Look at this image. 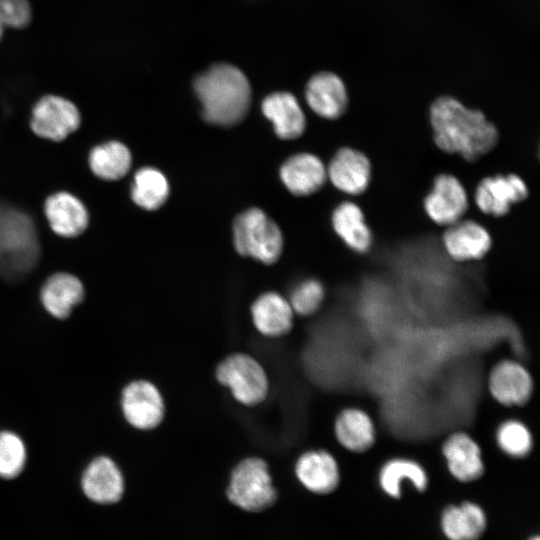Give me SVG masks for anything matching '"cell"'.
Here are the masks:
<instances>
[{
	"instance_id": "obj_10",
	"label": "cell",
	"mask_w": 540,
	"mask_h": 540,
	"mask_svg": "<svg viewBox=\"0 0 540 540\" xmlns=\"http://www.w3.org/2000/svg\"><path fill=\"white\" fill-rule=\"evenodd\" d=\"M293 473L302 487L314 494H329L340 483V467L334 454L324 448L303 451L295 460Z\"/></svg>"
},
{
	"instance_id": "obj_27",
	"label": "cell",
	"mask_w": 540,
	"mask_h": 540,
	"mask_svg": "<svg viewBox=\"0 0 540 540\" xmlns=\"http://www.w3.org/2000/svg\"><path fill=\"white\" fill-rule=\"evenodd\" d=\"M132 157L129 149L118 141H109L94 147L89 154L92 172L104 180H118L125 176L131 167Z\"/></svg>"
},
{
	"instance_id": "obj_34",
	"label": "cell",
	"mask_w": 540,
	"mask_h": 540,
	"mask_svg": "<svg viewBox=\"0 0 540 540\" xmlns=\"http://www.w3.org/2000/svg\"><path fill=\"white\" fill-rule=\"evenodd\" d=\"M530 540H540L538 536L531 538Z\"/></svg>"
},
{
	"instance_id": "obj_9",
	"label": "cell",
	"mask_w": 540,
	"mask_h": 540,
	"mask_svg": "<svg viewBox=\"0 0 540 540\" xmlns=\"http://www.w3.org/2000/svg\"><path fill=\"white\" fill-rule=\"evenodd\" d=\"M533 379L518 361L503 359L489 372L487 388L493 400L504 407L524 406L533 393Z\"/></svg>"
},
{
	"instance_id": "obj_12",
	"label": "cell",
	"mask_w": 540,
	"mask_h": 540,
	"mask_svg": "<svg viewBox=\"0 0 540 540\" xmlns=\"http://www.w3.org/2000/svg\"><path fill=\"white\" fill-rule=\"evenodd\" d=\"M527 196L526 183L518 175H495L479 182L475 191V203L484 214L500 217Z\"/></svg>"
},
{
	"instance_id": "obj_22",
	"label": "cell",
	"mask_w": 540,
	"mask_h": 540,
	"mask_svg": "<svg viewBox=\"0 0 540 540\" xmlns=\"http://www.w3.org/2000/svg\"><path fill=\"white\" fill-rule=\"evenodd\" d=\"M261 108L265 117L272 122L275 133L281 139H295L304 132L305 116L296 97L291 93H272L265 97Z\"/></svg>"
},
{
	"instance_id": "obj_15",
	"label": "cell",
	"mask_w": 540,
	"mask_h": 540,
	"mask_svg": "<svg viewBox=\"0 0 540 540\" xmlns=\"http://www.w3.org/2000/svg\"><path fill=\"white\" fill-rule=\"evenodd\" d=\"M326 170L332 184L349 195L362 194L368 188L372 176L368 157L349 147L338 150Z\"/></svg>"
},
{
	"instance_id": "obj_4",
	"label": "cell",
	"mask_w": 540,
	"mask_h": 540,
	"mask_svg": "<svg viewBox=\"0 0 540 540\" xmlns=\"http://www.w3.org/2000/svg\"><path fill=\"white\" fill-rule=\"evenodd\" d=\"M226 497L248 512H260L272 506L278 497L269 465L259 456H247L230 470Z\"/></svg>"
},
{
	"instance_id": "obj_13",
	"label": "cell",
	"mask_w": 540,
	"mask_h": 540,
	"mask_svg": "<svg viewBox=\"0 0 540 540\" xmlns=\"http://www.w3.org/2000/svg\"><path fill=\"white\" fill-rule=\"evenodd\" d=\"M81 487L85 496L98 504H113L124 495L125 480L119 466L111 458L92 460L83 472Z\"/></svg>"
},
{
	"instance_id": "obj_29",
	"label": "cell",
	"mask_w": 540,
	"mask_h": 540,
	"mask_svg": "<svg viewBox=\"0 0 540 540\" xmlns=\"http://www.w3.org/2000/svg\"><path fill=\"white\" fill-rule=\"evenodd\" d=\"M499 449L512 458H524L533 448V436L526 424L507 419L499 424L495 433Z\"/></svg>"
},
{
	"instance_id": "obj_32",
	"label": "cell",
	"mask_w": 540,
	"mask_h": 540,
	"mask_svg": "<svg viewBox=\"0 0 540 540\" xmlns=\"http://www.w3.org/2000/svg\"><path fill=\"white\" fill-rule=\"evenodd\" d=\"M32 17L28 0H0V22L4 27L24 28Z\"/></svg>"
},
{
	"instance_id": "obj_6",
	"label": "cell",
	"mask_w": 540,
	"mask_h": 540,
	"mask_svg": "<svg viewBox=\"0 0 540 540\" xmlns=\"http://www.w3.org/2000/svg\"><path fill=\"white\" fill-rule=\"evenodd\" d=\"M233 241L239 254L266 265L275 263L283 249L279 227L259 208H250L236 217Z\"/></svg>"
},
{
	"instance_id": "obj_18",
	"label": "cell",
	"mask_w": 540,
	"mask_h": 540,
	"mask_svg": "<svg viewBox=\"0 0 540 540\" xmlns=\"http://www.w3.org/2000/svg\"><path fill=\"white\" fill-rule=\"evenodd\" d=\"M443 245L447 254L457 262L479 260L491 248L488 231L472 220H459L446 227Z\"/></svg>"
},
{
	"instance_id": "obj_16",
	"label": "cell",
	"mask_w": 540,
	"mask_h": 540,
	"mask_svg": "<svg viewBox=\"0 0 540 540\" xmlns=\"http://www.w3.org/2000/svg\"><path fill=\"white\" fill-rule=\"evenodd\" d=\"M441 451L450 474L458 481L471 482L484 473L479 444L468 433H451L442 443Z\"/></svg>"
},
{
	"instance_id": "obj_25",
	"label": "cell",
	"mask_w": 540,
	"mask_h": 540,
	"mask_svg": "<svg viewBox=\"0 0 540 540\" xmlns=\"http://www.w3.org/2000/svg\"><path fill=\"white\" fill-rule=\"evenodd\" d=\"M441 526L449 540H478L486 528L484 511L471 502L450 505L442 513Z\"/></svg>"
},
{
	"instance_id": "obj_11",
	"label": "cell",
	"mask_w": 540,
	"mask_h": 540,
	"mask_svg": "<svg viewBox=\"0 0 540 540\" xmlns=\"http://www.w3.org/2000/svg\"><path fill=\"white\" fill-rule=\"evenodd\" d=\"M428 217L436 224L449 226L461 220L468 209L467 192L453 175L435 177L432 189L423 202Z\"/></svg>"
},
{
	"instance_id": "obj_17",
	"label": "cell",
	"mask_w": 540,
	"mask_h": 540,
	"mask_svg": "<svg viewBox=\"0 0 540 540\" xmlns=\"http://www.w3.org/2000/svg\"><path fill=\"white\" fill-rule=\"evenodd\" d=\"M332 431L339 447L352 453L366 452L376 440V429L371 416L357 407H346L338 411L333 419Z\"/></svg>"
},
{
	"instance_id": "obj_8",
	"label": "cell",
	"mask_w": 540,
	"mask_h": 540,
	"mask_svg": "<svg viewBox=\"0 0 540 540\" xmlns=\"http://www.w3.org/2000/svg\"><path fill=\"white\" fill-rule=\"evenodd\" d=\"M80 122L79 110L71 101L46 95L35 103L30 126L37 136L58 142L76 131Z\"/></svg>"
},
{
	"instance_id": "obj_33",
	"label": "cell",
	"mask_w": 540,
	"mask_h": 540,
	"mask_svg": "<svg viewBox=\"0 0 540 540\" xmlns=\"http://www.w3.org/2000/svg\"><path fill=\"white\" fill-rule=\"evenodd\" d=\"M4 28H5V27H4L3 24L0 22V40H1L2 37H3Z\"/></svg>"
},
{
	"instance_id": "obj_19",
	"label": "cell",
	"mask_w": 540,
	"mask_h": 540,
	"mask_svg": "<svg viewBox=\"0 0 540 540\" xmlns=\"http://www.w3.org/2000/svg\"><path fill=\"white\" fill-rule=\"evenodd\" d=\"M305 98L317 115L329 120L341 117L348 106L346 87L332 72H320L311 77L305 88Z\"/></svg>"
},
{
	"instance_id": "obj_1",
	"label": "cell",
	"mask_w": 540,
	"mask_h": 540,
	"mask_svg": "<svg viewBox=\"0 0 540 540\" xmlns=\"http://www.w3.org/2000/svg\"><path fill=\"white\" fill-rule=\"evenodd\" d=\"M433 140L437 147L475 161L490 152L498 140V132L485 115L465 107L450 96L437 98L429 110Z\"/></svg>"
},
{
	"instance_id": "obj_24",
	"label": "cell",
	"mask_w": 540,
	"mask_h": 540,
	"mask_svg": "<svg viewBox=\"0 0 540 540\" xmlns=\"http://www.w3.org/2000/svg\"><path fill=\"white\" fill-rule=\"evenodd\" d=\"M332 226L341 240L353 251L367 252L372 245V233L361 208L353 202H343L332 214Z\"/></svg>"
},
{
	"instance_id": "obj_7",
	"label": "cell",
	"mask_w": 540,
	"mask_h": 540,
	"mask_svg": "<svg viewBox=\"0 0 540 540\" xmlns=\"http://www.w3.org/2000/svg\"><path fill=\"white\" fill-rule=\"evenodd\" d=\"M120 409L126 423L140 431L155 429L165 415L162 394L146 379H134L126 383L120 395Z\"/></svg>"
},
{
	"instance_id": "obj_3",
	"label": "cell",
	"mask_w": 540,
	"mask_h": 540,
	"mask_svg": "<svg viewBox=\"0 0 540 540\" xmlns=\"http://www.w3.org/2000/svg\"><path fill=\"white\" fill-rule=\"evenodd\" d=\"M40 246L34 222L26 213L0 202V276L19 280L36 266Z\"/></svg>"
},
{
	"instance_id": "obj_31",
	"label": "cell",
	"mask_w": 540,
	"mask_h": 540,
	"mask_svg": "<svg viewBox=\"0 0 540 540\" xmlns=\"http://www.w3.org/2000/svg\"><path fill=\"white\" fill-rule=\"evenodd\" d=\"M26 448L18 435L9 431L0 432V477L13 479L23 470L26 463Z\"/></svg>"
},
{
	"instance_id": "obj_14",
	"label": "cell",
	"mask_w": 540,
	"mask_h": 540,
	"mask_svg": "<svg viewBox=\"0 0 540 540\" xmlns=\"http://www.w3.org/2000/svg\"><path fill=\"white\" fill-rule=\"evenodd\" d=\"M250 315L256 331L269 338L286 335L295 318L287 298L274 290L264 291L252 301Z\"/></svg>"
},
{
	"instance_id": "obj_5",
	"label": "cell",
	"mask_w": 540,
	"mask_h": 540,
	"mask_svg": "<svg viewBox=\"0 0 540 540\" xmlns=\"http://www.w3.org/2000/svg\"><path fill=\"white\" fill-rule=\"evenodd\" d=\"M216 381L227 388L235 401L244 406L263 402L268 394L269 381L260 362L245 352H233L218 362Z\"/></svg>"
},
{
	"instance_id": "obj_26",
	"label": "cell",
	"mask_w": 540,
	"mask_h": 540,
	"mask_svg": "<svg viewBox=\"0 0 540 540\" xmlns=\"http://www.w3.org/2000/svg\"><path fill=\"white\" fill-rule=\"evenodd\" d=\"M403 480L410 481L418 491H424L428 484L425 469L412 459L393 458L383 464L379 472V484L386 494L399 498Z\"/></svg>"
},
{
	"instance_id": "obj_21",
	"label": "cell",
	"mask_w": 540,
	"mask_h": 540,
	"mask_svg": "<svg viewBox=\"0 0 540 540\" xmlns=\"http://www.w3.org/2000/svg\"><path fill=\"white\" fill-rule=\"evenodd\" d=\"M44 211L51 229L63 237H76L88 226L89 217L84 204L68 192L49 196Z\"/></svg>"
},
{
	"instance_id": "obj_30",
	"label": "cell",
	"mask_w": 540,
	"mask_h": 540,
	"mask_svg": "<svg viewBox=\"0 0 540 540\" xmlns=\"http://www.w3.org/2000/svg\"><path fill=\"white\" fill-rule=\"evenodd\" d=\"M325 288L315 278L304 279L289 289L286 298L297 317H311L319 312L325 300Z\"/></svg>"
},
{
	"instance_id": "obj_2",
	"label": "cell",
	"mask_w": 540,
	"mask_h": 540,
	"mask_svg": "<svg viewBox=\"0 0 540 540\" xmlns=\"http://www.w3.org/2000/svg\"><path fill=\"white\" fill-rule=\"evenodd\" d=\"M194 91L205 121L232 126L244 119L251 102V87L245 74L231 64L211 66L194 80Z\"/></svg>"
},
{
	"instance_id": "obj_23",
	"label": "cell",
	"mask_w": 540,
	"mask_h": 540,
	"mask_svg": "<svg viewBox=\"0 0 540 540\" xmlns=\"http://www.w3.org/2000/svg\"><path fill=\"white\" fill-rule=\"evenodd\" d=\"M40 298L48 313L55 318L64 319L70 315L73 307L82 302L84 287L76 276L59 272L45 281Z\"/></svg>"
},
{
	"instance_id": "obj_20",
	"label": "cell",
	"mask_w": 540,
	"mask_h": 540,
	"mask_svg": "<svg viewBox=\"0 0 540 540\" xmlns=\"http://www.w3.org/2000/svg\"><path fill=\"white\" fill-rule=\"evenodd\" d=\"M280 178L292 194L307 196L317 192L324 185L327 170L317 156L299 153L283 163Z\"/></svg>"
},
{
	"instance_id": "obj_28",
	"label": "cell",
	"mask_w": 540,
	"mask_h": 540,
	"mask_svg": "<svg viewBox=\"0 0 540 540\" xmlns=\"http://www.w3.org/2000/svg\"><path fill=\"white\" fill-rule=\"evenodd\" d=\"M168 194V181L159 170L144 167L135 173L131 197L139 207L156 210L165 203Z\"/></svg>"
}]
</instances>
